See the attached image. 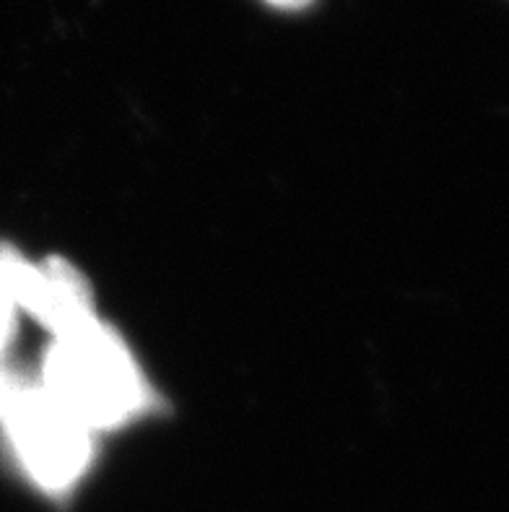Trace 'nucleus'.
Listing matches in <instances>:
<instances>
[{
    "mask_svg": "<svg viewBox=\"0 0 509 512\" xmlns=\"http://www.w3.org/2000/svg\"><path fill=\"white\" fill-rule=\"evenodd\" d=\"M3 357V354H0ZM13 390V380L6 375V370H3V362H0V414H3V409H6V401L8 396H11Z\"/></svg>",
    "mask_w": 509,
    "mask_h": 512,
    "instance_id": "nucleus-4",
    "label": "nucleus"
},
{
    "mask_svg": "<svg viewBox=\"0 0 509 512\" xmlns=\"http://www.w3.org/2000/svg\"><path fill=\"white\" fill-rule=\"evenodd\" d=\"M39 385L91 432L128 422L146 396L125 341L97 318L55 336Z\"/></svg>",
    "mask_w": 509,
    "mask_h": 512,
    "instance_id": "nucleus-1",
    "label": "nucleus"
},
{
    "mask_svg": "<svg viewBox=\"0 0 509 512\" xmlns=\"http://www.w3.org/2000/svg\"><path fill=\"white\" fill-rule=\"evenodd\" d=\"M268 6L281 8V11H299V8H307L312 0H265Z\"/></svg>",
    "mask_w": 509,
    "mask_h": 512,
    "instance_id": "nucleus-5",
    "label": "nucleus"
},
{
    "mask_svg": "<svg viewBox=\"0 0 509 512\" xmlns=\"http://www.w3.org/2000/svg\"><path fill=\"white\" fill-rule=\"evenodd\" d=\"M19 310L29 312L52 336L94 318V299L86 276L63 258L26 263L19 286Z\"/></svg>",
    "mask_w": 509,
    "mask_h": 512,
    "instance_id": "nucleus-3",
    "label": "nucleus"
},
{
    "mask_svg": "<svg viewBox=\"0 0 509 512\" xmlns=\"http://www.w3.org/2000/svg\"><path fill=\"white\" fill-rule=\"evenodd\" d=\"M0 416L13 453L39 487L65 492L86 474L94 453V432L42 385L13 383Z\"/></svg>",
    "mask_w": 509,
    "mask_h": 512,
    "instance_id": "nucleus-2",
    "label": "nucleus"
}]
</instances>
